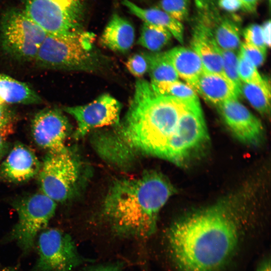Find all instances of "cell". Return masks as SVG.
<instances>
[{
	"instance_id": "cell-1",
	"label": "cell",
	"mask_w": 271,
	"mask_h": 271,
	"mask_svg": "<svg viewBox=\"0 0 271 271\" xmlns=\"http://www.w3.org/2000/svg\"><path fill=\"white\" fill-rule=\"evenodd\" d=\"M235 202L222 200L174 223L167 233L171 257L180 271H216L239 243L240 222Z\"/></svg>"
},
{
	"instance_id": "cell-2",
	"label": "cell",
	"mask_w": 271,
	"mask_h": 271,
	"mask_svg": "<svg viewBox=\"0 0 271 271\" xmlns=\"http://www.w3.org/2000/svg\"><path fill=\"white\" fill-rule=\"evenodd\" d=\"M189 105L158 95L150 83L139 80L123 120L118 124V139L115 140L118 142L115 143L180 166L178 130L180 118Z\"/></svg>"
},
{
	"instance_id": "cell-3",
	"label": "cell",
	"mask_w": 271,
	"mask_h": 271,
	"mask_svg": "<svg viewBox=\"0 0 271 271\" xmlns=\"http://www.w3.org/2000/svg\"><path fill=\"white\" fill-rule=\"evenodd\" d=\"M174 192L168 180L157 172L118 180L105 197L103 219L114 236L146 240L155 232L159 212Z\"/></svg>"
},
{
	"instance_id": "cell-4",
	"label": "cell",
	"mask_w": 271,
	"mask_h": 271,
	"mask_svg": "<svg viewBox=\"0 0 271 271\" xmlns=\"http://www.w3.org/2000/svg\"><path fill=\"white\" fill-rule=\"evenodd\" d=\"M94 35L84 30L64 34H48L35 60L47 68L91 71L100 64L94 50Z\"/></svg>"
},
{
	"instance_id": "cell-5",
	"label": "cell",
	"mask_w": 271,
	"mask_h": 271,
	"mask_svg": "<svg viewBox=\"0 0 271 271\" xmlns=\"http://www.w3.org/2000/svg\"><path fill=\"white\" fill-rule=\"evenodd\" d=\"M86 0H26L25 13L47 34L83 31Z\"/></svg>"
},
{
	"instance_id": "cell-6",
	"label": "cell",
	"mask_w": 271,
	"mask_h": 271,
	"mask_svg": "<svg viewBox=\"0 0 271 271\" xmlns=\"http://www.w3.org/2000/svg\"><path fill=\"white\" fill-rule=\"evenodd\" d=\"M0 30L4 50L17 58L28 61L35 59L48 34L24 11L14 8L3 14Z\"/></svg>"
},
{
	"instance_id": "cell-7",
	"label": "cell",
	"mask_w": 271,
	"mask_h": 271,
	"mask_svg": "<svg viewBox=\"0 0 271 271\" xmlns=\"http://www.w3.org/2000/svg\"><path fill=\"white\" fill-rule=\"evenodd\" d=\"M18 220L11 233L25 252L33 247L38 233L44 230L53 216L56 202L43 193H36L19 200L14 204Z\"/></svg>"
},
{
	"instance_id": "cell-8",
	"label": "cell",
	"mask_w": 271,
	"mask_h": 271,
	"mask_svg": "<svg viewBox=\"0 0 271 271\" xmlns=\"http://www.w3.org/2000/svg\"><path fill=\"white\" fill-rule=\"evenodd\" d=\"M42 193L56 202H63L72 194L77 183L79 167L68 149L48 153L38 173Z\"/></svg>"
},
{
	"instance_id": "cell-9",
	"label": "cell",
	"mask_w": 271,
	"mask_h": 271,
	"mask_svg": "<svg viewBox=\"0 0 271 271\" xmlns=\"http://www.w3.org/2000/svg\"><path fill=\"white\" fill-rule=\"evenodd\" d=\"M37 248L39 257L33 271H75L84 261L71 236L58 229L42 231Z\"/></svg>"
},
{
	"instance_id": "cell-10",
	"label": "cell",
	"mask_w": 271,
	"mask_h": 271,
	"mask_svg": "<svg viewBox=\"0 0 271 271\" xmlns=\"http://www.w3.org/2000/svg\"><path fill=\"white\" fill-rule=\"evenodd\" d=\"M121 109V103L108 94H102L87 104L64 108L76 121L77 138L83 137L97 127L117 125Z\"/></svg>"
},
{
	"instance_id": "cell-11",
	"label": "cell",
	"mask_w": 271,
	"mask_h": 271,
	"mask_svg": "<svg viewBox=\"0 0 271 271\" xmlns=\"http://www.w3.org/2000/svg\"><path fill=\"white\" fill-rule=\"evenodd\" d=\"M69 130L67 118L56 109L42 110L35 115L32 123L35 143L48 153H59L67 149L65 141Z\"/></svg>"
},
{
	"instance_id": "cell-12",
	"label": "cell",
	"mask_w": 271,
	"mask_h": 271,
	"mask_svg": "<svg viewBox=\"0 0 271 271\" xmlns=\"http://www.w3.org/2000/svg\"><path fill=\"white\" fill-rule=\"evenodd\" d=\"M222 118L232 133L239 141L255 146L263 139V126L237 98L226 101L217 106Z\"/></svg>"
},
{
	"instance_id": "cell-13",
	"label": "cell",
	"mask_w": 271,
	"mask_h": 271,
	"mask_svg": "<svg viewBox=\"0 0 271 271\" xmlns=\"http://www.w3.org/2000/svg\"><path fill=\"white\" fill-rule=\"evenodd\" d=\"M197 14L193 29L192 49L200 59L204 71L226 77L219 48L213 37L212 25L204 15L198 12Z\"/></svg>"
},
{
	"instance_id": "cell-14",
	"label": "cell",
	"mask_w": 271,
	"mask_h": 271,
	"mask_svg": "<svg viewBox=\"0 0 271 271\" xmlns=\"http://www.w3.org/2000/svg\"><path fill=\"white\" fill-rule=\"evenodd\" d=\"M41 164L30 148L17 144L0 165V178L11 183L27 182L38 174Z\"/></svg>"
},
{
	"instance_id": "cell-15",
	"label": "cell",
	"mask_w": 271,
	"mask_h": 271,
	"mask_svg": "<svg viewBox=\"0 0 271 271\" xmlns=\"http://www.w3.org/2000/svg\"><path fill=\"white\" fill-rule=\"evenodd\" d=\"M195 91L216 106L239 96L233 84L226 77L206 71L200 77Z\"/></svg>"
},
{
	"instance_id": "cell-16",
	"label": "cell",
	"mask_w": 271,
	"mask_h": 271,
	"mask_svg": "<svg viewBox=\"0 0 271 271\" xmlns=\"http://www.w3.org/2000/svg\"><path fill=\"white\" fill-rule=\"evenodd\" d=\"M165 53L178 77L195 90L198 81L204 71L198 55L192 49L183 47H176Z\"/></svg>"
},
{
	"instance_id": "cell-17",
	"label": "cell",
	"mask_w": 271,
	"mask_h": 271,
	"mask_svg": "<svg viewBox=\"0 0 271 271\" xmlns=\"http://www.w3.org/2000/svg\"><path fill=\"white\" fill-rule=\"evenodd\" d=\"M135 31L126 19L114 14L105 27L100 38L101 44L116 52H126L133 45Z\"/></svg>"
},
{
	"instance_id": "cell-18",
	"label": "cell",
	"mask_w": 271,
	"mask_h": 271,
	"mask_svg": "<svg viewBox=\"0 0 271 271\" xmlns=\"http://www.w3.org/2000/svg\"><path fill=\"white\" fill-rule=\"evenodd\" d=\"M122 4L130 13L144 23L164 28L180 43L183 42L184 27L182 22L164 11L159 8H142L130 0H122Z\"/></svg>"
},
{
	"instance_id": "cell-19",
	"label": "cell",
	"mask_w": 271,
	"mask_h": 271,
	"mask_svg": "<svg viewBox=\"0 0 271 271\" xmlns=\"http://www.w3.org/2000/svg\"><path fill=\"white\" fill-rule=\"evenodd\" d=\"M235 18L215 15L212 25L213 37L221 49L237 51L240 48V29Z\"/></svg>"
},
{
	"instance_id": "cell-20",
	"label": "cell",
	"mask_w": 271,
	"mask_h": 271,
	"mask_svg": "<svg viewBox=\"0 0 271 271\" xmlns=\"http://www.w3.org/2000/svg\"><path fill=\"white\" fill-rule=\"evenodd\" d=\"M0 96L4 103L36 104L42 102L39 95L27 84L0 74Z\"/></svg>"
},
{
	"instance_id": "cell-21",
	"label": "cell",
	"mask_w": 271,
	"mask_h": 271,
	"mask_svg": "<svg viewBox=\"0 0 271 271\" xmlns=\"http://www.w3.org/2000/svg\"><path fill=\"white\" fill-rule=\"evenodd\" d=\"M150 84L153 91L158 95L174 97L188 104L200 103L196 92L186 83L178 80L151 82Z\"/></svg>"
},
{
	"instance_id": "cell-22",
	"label": "cell",
	"mask_w": 271,
	"mask_h": 271,
	"mask_svg": "<svg viewBox=\"0 0 271 271\" xmlns=\"http://www.w3.org/2000/svg\"><path fill=\"white\" fill-rule=\"evenodd\" d=\"M148 71L151 82L171 81L178 79V76L166 53H146Z\"/></svg>"
},
{
	"instance_id": "cell-23",
	"label": "cell",
	"mask_w": 271,
	"mask_h": 271,
	"mask_svg": "<svg viewBox=\"0 0 271 271\" xmlns=\"http://www.w3.org/2000/svg\"><path fill=\"white\" fill-rule=\"evenodd\" d=\"M172 37L170 32L163 27L144 23L137 42L149 50L157 52L168 44Z\"/></svg>"
},
{
	"instance_id": "cell-24",
	"label": "cell",
	"mask_w": 271,
	"mask_h": 271,
	"mask_svg": "<svg viewBox=\"0 0 271 271\" xmlns=\"http://www.w3.org/2000/svg\"><path fill=\"white\" fill-rule=\"evenodd\" d=\"M261 114H268L270 110V87L242 83L241 94Z\"/></svg>"
},
{
	"instance_id": "cell-25",
	"label": "cell",
	"mask_w": 271,
	"mask_h": 271,
	"mask_svg": "<svg viewBox=\"0 0 271 271\" xmlns=\"http://www.w3.org/2000/svg\"><path fill=\"white\" fill-rule=\"evenodd\" d=\"M222 66L226 77L231 81L239 95L241 94L242 82L238 72V55L236 51L219 48Z\"/></svg>"
},
{
	"instance_id": "cell-26",
	"label": "cell",
	"mask_w": 271,
	"mask_h": 271,
	"mask_svg": "<svg viewBox=\"0 0 271 271\" xmlns=\"http://www.w3.org/2000/svg\"><path fill=\"white\" fill-rule=\"evenodd\" d=\"M238 72L240 79L243 83L262 87L269 86L267 82L261 77L257 68L239 53Z\"/></svg>"
},
{
	"instance_id": "cell-27",
	"label": "cell",
	"mask_w": 271,
	"mask_h": 271,
	"mask_svg": "<svg viewBox=\"0 0 271 271\" xmlns=\"http://www.w3.org/2000/svg\"><path fill=\"white\" fill-rule=\"evenodd\" d=\"M191 0H161L159 8L182 22L189 17Z\"/></svg>"
},
{
	"instance_id": "cell-28",
	"label": "cell",
	"mask_w": 271,
	"mask_h": 271,
	"mask_svg": "<svg viewBox=\"0 0 271 271\" xmlns=\"http://www.w3.org/2000/svg\"><path fill=\"white\" fill-rule=\"evenodd\" d=\"M244 42L266 51V46L262 36L261 26L252 24L247 26L243 31Z\"/></svg>"
},
{
	"instance_id": "cell-29",
	"label": "cell",
	"mask_w": 271,
	"mask_h": 271,
	"mask_svg": "<svg viewBox=\"0 0 271 271\" xmlns=\"http://www.w3.org/2000/svg\"><path fill=\"white\" fill-rule=\"evenodd\" d=\"M239 53L244 57L256 68L264 61L266 51L245 42L241 43Z\"/></svg>"
},
{
	"instance_id": "cell-30",
	"label": "cell",
	"mask_w": 271,
	"mask_h": 271,
	"mask_svg": "<svg viewBox=\"0 0 271 271\" xmlns=\"http://www.w3.org/2000/svg\"><path fill=\"white\" fill-rule=\"evenodd\" d=\"M126 68L136 77H141L148 71V62L144 54H136L131 56L126 62Z\"/></svg>"
},
{
	"instance_id": "cell-31",
	"label": "cell",
	"mask_w": 271,
	"mask_h": 271,
	"mask_svg": "<svg viewBox=\"0 0 271 271\" xmlns=\"http://www.w3.org/2000/svg\"><path fill=\"white\" fill-rule=\"evenodd\" d=\"M13 115L6 106L0 104V132L6 136L10 134L13 131Z\"/></svg>"
},
{
	"instance_id": "cell-32",
	"label": "cell",
	"mask_w": 271,
	"mask_h": 271,
	"mask_svg": "<svg viewBox=\"0 0 271 271\" xmlns=\"http://www.w3.org/2000/svg\"><path fill=\"white\" fill-rule=\"evenodd\" d=\"M217 5L220 9L229 13L235 12L242 9L239 0H218Z\"/></svg>"
},
{
	"instance_id": "cell-33",
	"label": "cell",
	"mask_w": 271,
	"mask_h": 271,
	"mask_svg": "<svg viewBox=\"0 0 271 271\" xmlns=\"http://www.w3.org/2000/svg\"><path fill=\"white\" fill-rule=\"evenodd\" d=\"M82 271H121V267L118 263H111L95 265Z\"/></svg>"
},
{
	"instance_id": "cell-34",
	"label": "cell",
	"mask_w": 271,
	"mask_h": 271,
	"mask_svg": "<svg viewBox=\"0 0 271 271\" xmlns=\"http://www.w3.org/2000/svg\"><path fill=\"white\" fill-rule=\"evenodd\" d=\"M270 21H266L261 26L263 38L266 47L270 46Z\"/></svg>"
},
{
	"instance_id": "cell-35",
	"label": "cell",
	"mask_w": 271,
	"mask_h": 271,
	"mask_svg": "<svg viewBox=\"0 0 271 271\" xmlns=\"http://www.w3.org/2000/svg\"><path fill=\"white\" fill-rule=\"evenodd\" d=\"M242 9L249 13H254L256 10L258 0H239Z\"/></svg>"
},
{
	"instance_id": "cell-36",
	"label": "cell",
	"mask_w": 271,
	"mask_h": 271,
	"mask_svg": "<svg viewBox=\"0 0 271 271\" xmlns=\"http://www.w3.org/2000/svg\"><path fill=\"white\" fill-rule=\"evenodd\" d=\"M7 136L0 132V161L6 155L8 150Z\"/></svg>"
},
{
	"instance_id": "cell-37",
	"label": "cell",
	"mask_w": 271,
	"mask_h": 271,
	"mask_svg": "<svg viewBox=\"0 0 271 271\" xmlns=\"http://www.w3.org/2000/svg\"><path fill=\"white\" fill-rule=\"evenodd\" d=\"M257 271H270V264L269 262H266L262 264Z\"/></svg>"
},
{
	"instance_id": "cell-38",
	"label": "cell",
	"mask_w": 271,
	"mask_h": 271,
	"mask_svg": "<svg viewBox=\"0 0 271 271\" xmlns=\"http://www.w3.org/2000/svg\"><path fill=\"white\" fill-rule=\"evenodd\" d=\"M0 271H16L14 268L9 267L0 269Z\"/></svg>"
},
{
	"instance_id": "cell-39",
	"label": "cell",
	"mask_w": 271,
	"mask_h": 271,
	"mask_svg": "<svg viewBox=\"0 0 271 271\" xmlns=\"http://www.w3.org/2000/svg\"><path fill=\"white\" fill-rule=\"evenodd\" d=\"M3 103H5L0 96V104H3Z\"/></svg>"
},
{
	"instance_id": "cell-40",
	"label": "cell",
	"mask_w": 271,
	"mask_h": 271,
	"mask_svg": "<svg viewBox=\"0 0 271 271\" xmlns=\"http://www.w3.org/2000/svg\"><path fill=\"white\" fill-rule=\"evenodd\" d=\"M268 2L270 3V0H268Z\"/></svg>"
}]
</instances>
